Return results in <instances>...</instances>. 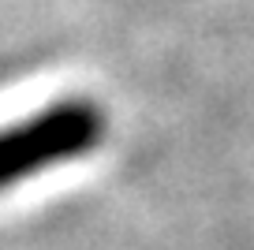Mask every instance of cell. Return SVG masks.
Returning a JSON list of instances; mask_svg holds the SVG:
<instances>
[{
	"mask_svg": "<svg viewBox=\"0 0 254 250\" xmlns=\"http://www.w3.org/2000/svg\"><path fill=\"white\" fill-rule=\"evenodd\" d=\"M109 134L105 109L90 97H64L0 131V190L19 187L45 168L90 157Z\"/></svg>",
	"mask_w": 254,
	"mask_h": 250,
	"instance_id": "6da1fadb",
	"label": "cell"
}]
</instances>
